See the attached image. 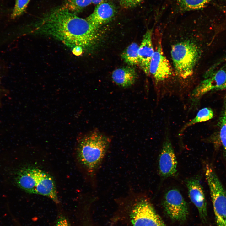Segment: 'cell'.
I'll return each instance as SVG.
<instances>
[{
	"mask_svg": "<svg viewBox=\"0 0 226 226\" xmlns=\"http://www.w3.org/2000/svg\"><path fill=\"white\" fill-rule=\"evenodd\" d=\"M149 71L156 84L165 81L172 74L171 66L164 54L160 43L158 44L151 60Z\"/></svg>",
	"mask_w": 226,
	"mask_h": 226,
	"instance_id": "obj_9",
	"label": "cell"
},
{
	"mask_svg": "<svg viewBox=\"0 0 226 226\" xmlns=\"http://www.w3.org/2000/svg\"><path fill=\"white\" fill-rule=\"evenodd\" d=\"M30 0H15V4L11 18L15 19L22 15L26 10Z\"/></svg>",
	"mask_w": 226,
	"mask_h": 226,
	"instance_id": "obj_20",
	"label": "cell"
},
{
	"mask_svg": "<svg viewBox=\"0 0 226 226\" xmlns=\"http://www.w3.org/2000/svg\"><path fill=\"white\" fill-rule=\"evenodd\" d=\"M73 53L76 56H79L81 55L83 52V50L79 46H76L72 50Z\"/></svg>",
	"mask_w": 226,
	"mask_h": 226,
	"instance_id": "obj_23",
	"label": "cell"
},
{
	"mask_svg": "<svg viewBox=\"0 0 226 226\" xmlns=\"http://www.w3.org/2000/svg\"><path fill=\"white\" fill-rule=\"evenodd\" d=\"M139 48L138 45L135 42L132 43L128 46L121 54L124 62L131 66L139 64Z\"/></svg>",
	"mask_w": 226,
	"mask_h": 226,
	"instance_id": "obj_16",
	"label": "cell"
},
{
	"mask_svg": "<svg viewBox=\"0 0 226 226\" xmlns=\"http://www.w3.org/2000/svg\"><path fill=\"white\" fill-rule=\"evenodd\" d=\"M209 187L217 226H226V191L215 173L207 175Z\"/></svg>",
	"mask_w": 226,
	"mask_h": 226,
	"instance_id": "obj_5",
	"label": "cell"
},
{
	"mask_svg": "<svg viewBox=\"0 0 226 226\" xmlns=\"http://www.w3.org/2000/svg\"><path fill=\"white\" fill-rule=\"evenodd\" d=\"M143 0H120V5L125 8L134 7Z\"/></svg>",
	"mask_w": 226,
	"mask_h": 226,
	"instance_id": "obj_21",
	"label": "cell"
},
{
	"mask_svg": "<svg viewBox=\"0 0 226 226\" xmlns=\"http://www.w3.org/2000/svg\"><path fill=\"white\" fill-rule=\"evenodd\" d=\"M163 204L165 212L171 219L181 222L187 219L188 206L178 189L172 188L168 190L164 196Z\"/></svg>",
	"mask_w": 226,
	"mask_h": 226,
	"instance_id": "obj_7",
	"label": "cell"
},
{
	"mask_svg": "<svg viewBox=\"0 0 226 226\" xmlns=\"http://www.w3.org/2000/svg\"><path fill=\"white\" fill-rule=\"evenodd\" d=\"M15 182L25 192L47 196L56 203L59 202L55 182L51 176L40 169L24 167L19 169Z\"/></svg>",
	"mask_w": 226,
	"mask_h": 226,
	"instance_id": "obj_3",
	"label": "cell"
},
{
	"mask_svg": "<svg viewBox=\"0 0 226 226\" xmlns=\"http://www.w3.org/2000/svg\"><path fill=\"white\" fill-rule=\"evenodd\" d=\"M131 217L133 226H167L150 202L144 198L134 203Z\"/></svg>",
	"mask_w": 226,
	"mask_h": 226,
	"instance_id": "obj_6",
	"label": "cell"
},
{
	"mask_svg": "<svg viewBox=\"0 0 226 226\" xmlns=\"http://www.w3.org/2000/svg\"><path fill=\"white\" fill-rule=\"evenodd\" d=\"M213 0H176L181 11H186L201 9Z\"/></svg>",
	"mask_w": 226,
	"mask_h": 226,
	"instance_id": "obj_17",
	"label": "cell"
},
{
	"mask_svg": "<svg viewBox=\"0 0 226 226\" xmlns=\"http://www.w3.org/2000/svg\"><path fill=\"white\" fill-rule=\"evenodd\" d=\"M63 6L73 13L77 14L91 3L92 0H63Z\"/></svg>",
	"mask_w": 226,
	"mask_h": 226,
	"instance_id": "obj_18",
	"label": "cell"
},
{
	"mask_svg": "<svg viewBox=\"0 0 226 226\" xmlns=\"http://www.w3.org/2000/svg\"><path fill=\"white\" fill-rule=\"evenodd\" d=\"M226 89V82L224 83V84H223V85L222 86L218 88L217 89H216V90H224Z\"/></svg>",
	"mask_w": 226,
	"mask_h": 226,
	"instance_id": "obj_25",
	"label": "cell"
},
{
	"mask_svg": "<svg viewBox=\"0 0 226 226\" xmlns=\"http://www.w3.org/2000/svg\"><path fill=\"white\" fill-rule=\"evenodd\" d=\"M220 138L226 156V97L223 110L219 121Z\"/></svg>",
	"mask_w": 226,
	"mask_h": 226,
	"instance_id": "obj_19",
	"label": "cell"
},
{
	"mask_svg": "<svg viewBox=\"0 0 226 226\" xmlns=\"http://www.w3.org/2000/svg\"><path fill=\"white\" fill-rule=\"evenodd\" d=\"M99 28L63 6L53 8L33 24L32 32L52 37L73 49H93L100 38Z\"/></svg>",
	"mask_w": 226,
	"mask_h": 226,
	"instance_id": "obj_1",
	"label": "cell"
},
{
	"mask_svg": "<svg viewBox=\"0 0 226 226\" xmlns=\"http://www.w3.org/2000/svg\"><path fill=\"white\" fill-rule=\"evenodd\" d=\"M137 77V74L135 68L130 66L116 69L112 74L114 82L123 87H127L132 85Z\"/></svg>",
	"mask_w": 226,
	"mask_h": 226,
	"instance_id": "obj_14",
	"label": "cell"
},
{
	"mask_svg": "<svg viewBox=\"0 0 226 226\" xmlns=\"http://www.w3.org/2000/svg\"><path fill=\"white\" fill-rule=\"evenodd\" d=\"M226 82V71L221 69L202 81L189 95L191 105L196 103L198 99L208 92L216 90Z\"/></svg>",
	"mask_w": 226,
	"mask_h": 226,
	"instance_id": "obj_11",
	"label": "cell"
},
{
	"mask_svg": "<svg viewBox=\"0 0 226 226\" xmlns=\"http://www.w3.org/2000/svg\"><path fill=\"white\" fill-rule=\"evenodd\" d=\"M152 30H147L144 35L138 49L139 65L148 76L150 75V64L154 52L152 41Z\"/></svg>",
	"mask_w": 226,
	"mask_h": 226,
	"instance_id": "obj_12",
	"label": "cell"
},
{
	"mask_svg": "<svg viewBox=\"0 0 226 226\" xmlns=\"http://www.w3.org/2000/svg\"><path fill=\"white\" fill-rule=\"evenodd\" d=\"M177 161L171 141L166 137L159 154L158 169L159 175L163 179L176 175L177 172Z\"/></svg>",
	"mask_w": 226,
	"mask_h": 226,
	"instance_id": "obj_8",
	"label": "cell"
},
{
	"mask_svg": "<svg viewBox=\"0 0 226 226\" xmlns=\"http://www.w3.org/2000/svg\"><path fill=\"white\" fill-rule=\"evenodd\" d=\"M107 0H92V3L95 4H98L104 2H105Z\"/></svg>",
	"mask_w": 226,
	"mask_h": 226,
	"instance_id": "obj_24",
	"label": "cell"
},
{
	"mask_svg": "<svg viewBox=\"0 0 226 226\" xmlns=\"http://www.w3.org/2000/svg\"><path fill=\"white\" fill-rule=\"evenodd\" d=\"M189 197L197 208L200 218L203 222L207 217V204L203 187L198 176L187 179L185 181Z\"/></svg>",
	"mask_w": 226,
	"mask_h": 226,
	"instance_id": "obj_10",
	"label": "cell"
},
{
	"mask_svg": "<svg viewBox=\"0 0 226 226\" xmlns=\"http://www.w3.org/2000/svg\"><path fill=\"white\" fill-rule=\"evenodd\" d=\"M171 53L174 67L178 76L185 79L191 76L200 55L198 46L189 41L181 42L173 46Z\"/></svg>",
	"mask_w": 226,
	"mask_h": 226,
	"instance_id": "obj_4",
	"label": "cell"
},
{
	"mask_svg": "<svg viewBox=\"0 0 226 226\" xmlns=\"http://www.w3.org/2000/svg\"><path fill=\"white\" fill-rule=\"evenodd\" d=\"M213 112L211 109L205 107L200 109L196 116L185 124L179 131V134L183 133L187 128L198 123L204 122L212 119Z\"/></svg>",
	"mask_w": 226,
	"mask_h": 226,
	"instance_id": "obj_15",
	"label": "cell"
},
{
	"mask_svg": "<svg viewBox=\"0 0 226 226\" xmlns=\"http://www.w3.org/2000/svg\"><path fill=\"white\" fill-rule=\"evenodd\" d=\"M110 144L108 137L96 132L84 135L78 142L76 149L77 160L94 184L107 153Z\"/></svg>",
	"mask_w": 226,
	"mask_h": 226,
	"instance_id": "obj_2",
	"label": "cell"
},
{
	"mask_svg": "<svg viewBox=\"0 0 226 226\" xmlns=\"http://www.w3.org/2000/svg\"><path fill=\"white\" fill-rule=\"evenodd\" d=\"M116 13L115 6L111 3L105 2L97 4L93 12L86 19L90 23L99 28L102 25L110 21Z\"/></svg>",
	"mask_w": 226,
	"mask_h": 226,
	"instance_id": "obj_13",
	"label": "cell"
},
{
	"mask_svg": "<svg viewBox=\"0 0 226 226\" xmlns=\"http://www.w3.org/2000/svg\"><path fill=\"white\" fill-rule=\"evenodd\" d=\"M55 226H71L67 219L64 216L61 215L58 218Z\"/></svg>",
	"mask_w": 226,
	"mask_h": 226,
	"instance_id": "obj_22",
	"label": "cell"
}]
</instances>
